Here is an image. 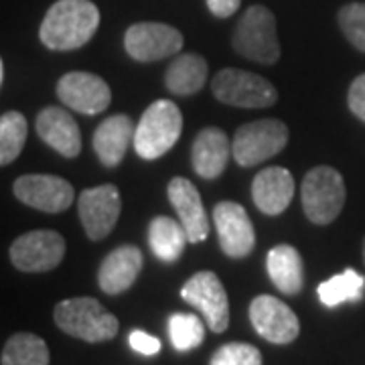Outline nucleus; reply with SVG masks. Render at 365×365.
<instances>
[{"label":"nucleus","instance_id":"nucleus-1","mask_svg":"<svg viewBox=\"0 0 365 365\" xmlns=\"http://www.w3.org/2000/svg\"><path fill=\"white\" fill-rule=\"evenodd\" d=\"M100 26V9L91 0H57L39 26L41 43L51 51L83 47Z\"/></svg>","mask_w":365,"mask_h":365},{"label":"nucleus","instance_id":"nucleus-2","mask_svg":"<svg viewBox=\"0 0 365 365\" xmlns=\"http://www.w3.org/2000/svg\"><path fill=\"white\" fill-rule=\"evenodd\" d=\"M53 319L63 333L88 343L114 339L120 329L116 317L91 297L61 300L55 307Z\"/></svg>","mask_w":365,"mask_h":365},{"label":"nucleus","instance_id":"nucleus-3","mask_svg":"<svg viewBox=\"0 0 365 365\" xmlns=\"http://www.w3.org/2000/svg\"><path fill=\"white\" fill-rule=\"evenodd\" d=\"M182 114L170 100H157L144 110L134 132V150L144 160L167 155L181 138Z\"/></svg>","mask_w":365,"mask_h":365},{"label":"nucleus","instance_id":"nucleus-4","mask_svg":"<svg viewBox=\"0 0 365 365\" xmlns=\"http://www.w3.org/2000/svg\"><path fill=\"white\" fill-rule=\"evenodd\" d=\"M234 49L242 57L262 66H272L280 57V43L276 35V16L262 4H254L235 25L232 37Z\"/></svg>","mask_w":365,"mask_h":365},{"label":"nucleus","instance_id":"nucleus-5","mask_svg":"<svg viewBox=\"0 0 365 365\" xmlns=\"http://www.w3.org/2000/svg\"><path fill=\"white\" fill-rule=\"evenodd\" d=\"M300 197L307 217L317 225H327L339 217L345 205V181L333 167H314L302 179Z\"/></svg>","mask_w":365,"mask_h":365},{"label":"nucleus","instance_id":"nucleus-6","mask_svg":"<svg viewBox=\"0 0 365 365\" xmlns=\"http://www.w3.org/2000/svg\"><path fill=\"white\" fill-rule=\"evenodd\" d=\"M288 144V126L280 120L266 118L244 124L235 130L232 155L240 167H256L276 157Z\"/></svg>","mask_w":365,"mask_h":365},{"label":"nucleus","instance_id":"nucleus-7","mask_svg":"<svg viewBox=\"0 0 365 365\" xmlns=\"http://www.w3.org/2000/svg\"><path fill=\"white\" fill-rule=\"evenodd\" d=\"M211 90L220 102L235 108H268L278 100L268 79L234 67L222 69L211 81Z\"/></svg>","mask_w":365,"mask_h":365},{"label":"nucleus","instance_id":"nucleus-8","mask_svg":"<svg viewBox=\"0 0 365 365\" xmlns=\"http://www.w3.org/2000/svg\"><path fill=\"white\" fill-rule=\"evenodd\" d=\"M185 302L203 313L213 333H223L230 325V299L217 274L211 270L193 274L181 288Z\"/></svg>","mask_w":365,"mask_h":365},{"label":"nucleus","instance_id":"nucleus-9","mask_svg":"<svg viewBox=\"0 0 365 365\" xmlns=\"http://www.w3.org/2000/svg\"><path fill=\"white\" fill-rule=\"evenodd\" d=\"M66 256V240L53 230H35L16 237L11 246V260L23 272H49Z\"/></svg>","mask_w":365,"mask_h":365},{"label":"nucleus","instance_id":"nucleus-10","mask_svg":"<svg viewBox=\"0 0 365 365\" xmlns=\"http://www.w3.org/2000/svg\"><path fill=\"white\" fill-rule=\"evenodd\" d=\"M122 209V199L116 185H100L81 191L78 199V213L81 225L90 240H104L116 227Z\"/></svg>","mask_w":365,"mask_h":365},{"label":"nucleus","instance_id":"nucleus-11","mask_svg":"<svg viewBox=\"0 0 365 365\" xmlns=\"http://www.w3.org/2000/svg\"><path fill=\"white\" fill-rule=\"evenodd\" d=\"M250 321L262 339L270 341L274 345H288L299 337V317L276 297L260 294L250 304Z\"/></svg>","mask_w":365,"mask_h":365},{"label":"nucleus","instance_id":"nucleus-12","mask_svg":"<svg viewBox=\"0 0 365 365\" xmlns=\"http://www.w3.org/2000/svg\"><path fill=\"white\" fill-rule=\"evenodd\" d=\"M124 47L132 59L150 63L182 49V35L165 23H136L124 35Z\"/></svg>","mask_w":365,"mask_h":365},{"label":"nucleus","instance_id":"nucleus-13","mask_svg":"<svg viewBox=\"0 0 365 365\" xmlns=\"http://www.w3.org/2000/svg\"><path fill=\"white\" fill-rule=\"evenodd\" d=\"M57 98L86 116L102 114L112 102V91L104 79L88 71H71L57 81Z\"/></svg>","mask_w":365,"mask_h":365},{"label":"nucleus","instance_id":"nucleus-14","mask_svg":"<svg viewBox=\"0 0 365 365\" xmlns=\"http://www.w3.org/2000/svg\"><path fill=\"white\" fill-rule=\"evenodd\" d=\"M14 197L45 213L66 211L73 203V185L55 175H23L13 185Z\"/></svg>","mask_w":365,"mask_h":365},{"label":"nucleus","instance_id":"nucleus-15","mask_svg":"<svg viewBox=\"0 0 365 365\" xmlns=\"http://www.w3.org/2000/svg\"><path fill=\"white\" fill-rule=\"evenodd\" d=\"M213 223L223 254L230 258H246L256 246V234L248 211L240 203L222 201L213 209Z\"/></svg>","mask_w":365,"mask_h":365},{"label":"nucleus","instance_id":"nucleus-16","mask_svg":"<svg viewBox=\"0 0 365 365\" xmlns=\"http://www.w3.org/2000/svg\"><path fill=\"white\" fill-rule=\"evenodd\" d=\"M170 205L175 207L179 222L182 223L189 244H199L207 240L209 220L197 187L185 177H175L167 187Z\"/></svg>","mask_w":365,"mask_h":365},{"label":"nucleus","instance_id":"nucleus-17","mask_svg":"<svg viewBox=\"0 0 365 365\" xmlns=\"http://www.w3.org/2000/svg\"><path fill=\"white\" fill-rule=\"evenodd\" d=\"M140 270H143V252L132 244H124L112 250L104 258L98 272V284L106 294L116 297L126 292L136 282Z\"/></svg>","mask_w":365,"mask_h":365},{"label":"nucleus","instance_id":"nucleus-18","mask_svg":"<svg viewBox=\"0 0 365 365\" xmlns=\"http://www.w3.org/2000/svg\"><path fill=\"white\" fill-rule=\"evenodd\" d=\"M35 126L41 140L51 146L53 150H57L61 157L76 158L81 153V134L78 122L66 110L55 106L41 110Z\"/></svg>","mask_w":365,"mask_h":365},{"label":"nucleus","instance_id":"nucleus-19","mask_svg":"<svg viewBox=\"0 0 365 365\" xmlns=\"http://www.w3.org/2000/svg\"><path fill=\"white\" fill-rule=\"evenodd\" d=\"M294 197V179L284 167L262 169L252 182V199L264 215H280Z\"/></svg>","mask_w":365,"mask_h":365},{"label":"nucleus","instance_id":"nucleus-20","mask_svg":"<svg viewBox=\"0 0 365 365\" xmlns=\"http://www.w3.org/2000/svg\"><path fill=\"white\" fill-rule=\"evenodd\" d=\"M136 126L130 116L126 114H114L106 118L104 122L93 132V150L100 158V163L114 169L122 163L130 143H134Z\"/></svg>","mask_w":365,"mask_h":365},{"label":"nucleus","instance_id":"nucleus-21","mask_svg":"<svg viewBox=\"0 0 365 365\" xmlns=\"http://www.w3.org/2000/svg\"><path fill=\"white\" fill-rule=\"evenodd\" d=\"M230 155H232V143L227 134L222 128H213V126L203 128L197 134L191 150L193 169L201 179L213 181L225 170Z\"/></svg>","mask_w":365,"mask_h":365},{"label":"nucleus","instance_id":"nucleus-22","mask_svg":"<svg viewBox=\"0 0 365 365\" xmlns=\"http://www.w3.org/2000/svg\"><path fill=\"white\" fill-rule=\"evenodd\" d=\"M266 270L274 287L282 294H288V297L299 294L304 272H302V258L294 246L290 244L274 246L266 256Z\"/></svg>","mask_w":365,"mask_h":365},{"label":"nucleus","instance_id":"nucleus-23","mask_svg":"<svg viewBox=\"0 0 365 365\" xmlns=\"http://www.w3.org/2000/svg\"><path fill=\"white\" fill-rule=\"evenodd\" d=\"M207 81V61L197 53H182L167 67L165 83L175 96H193Z\"/></svg>","mask_w":365,"mask_h":365},{"label":"nucleus","instance_id":"nucleus-24","mask_svg":"<svg viewBox=\"0 0 365 365\" xmlns=\"http://www.w3.org/2000/svg\"><path fill=\"white\" fill-rule=\"evenodd\" d=\"M189 237L181 222H175L167 215H158L148 225V246L158 260L173 264L182 256Z\"/></svg>","mask_w":365,"mask_h":365},{"label":"nucleus","instance_id":"nucleus-25","mask_svg":"<svg viewBox=\"0 0 365 365\" xmlns=\"http://www.w3.org/2000/svg\"><path fill=\"white\" fill-rule=\"evenodd\" d=\"M364 292L365 278L359 272H355L353 268H347L337 276L321 282L319 290H317L319 300L329 309L339 307L343 302H357L364 299Z\"/></svg>","mask_w":365,"mask_h":365},{"label":"nucleus","instance_id":"nucleus-26","mask_svg":"<svg viewBox=\"0 0 365 365\" xmlns=\"http://www.w3.org/2000/svg\"><path fill=\"white\" fill-rule=\"evenodd\" d=\"M2 365H49L47 343L33 333H16L4 343Z\"/></svg>","mask_w":365,"mask_h":365},{"label":"nucleus","instance_id":"nucleus-27","mask_svg":"<svg viewBox=\"0 0 365 365\" xmlns=\"http://www.w3.org/2000/svg\"><path fill=\"white\" fill-rule=\"evenodd\" d=\"M26 140V120L21 112H4L0 118V165L6 167L21 155Z\"/></svg>","mask_w":365,"mask_h":365},{"label":"nucleus","instance_id":"nucleus-28","mask_svg":"<svg viewBox=\"0 0 365 365\" xmlns=\"http://www.w3.org/2000/svg\"><path fill=\"white\" fill-rule=\"evenodd\" d=\"M169 337L177 351H191L205 339L201 319L191 313H175L169 319Z\"/></svg>","mask_w":365,"mask_h":365},{"label":"nucleus","instance_id":"nucleus-29","mask_svg":"<svg viewBox=\"0 0 365 365\" xmlns=\"http://www.w3.org/2000/svg\"><path fill=\"white\" fill-rule=\"evenodd\" d=\"M341 31L357 51L365 53V2H349L337 14Z\"/></svg>","mask_w":365,"mask_h":365},{"label":"nucleus","instance_id":"nucleus-30","mask_svg":"<svg viewBox=\"0 0 365 365\" xmlns=\"http://www.w3.org/2000/svg\"><path fill=\"white\" fill-rule=\"evenodd\" d=\"M209 365H262V353L250 343H225L211 355Z\"/></svg>","mask_w":365,"mask_h":365},{"label":"nucleus","instance_id":"nucleus-31","mask_svg":"<svg viewBox=\"0 0 365 365\" xmlns=\"http://www.w3.org/2000/svg\"><path fill=\"white\" fill-rule=\"evenodd\" d=\"M128 343H130L132 349L136 353H140V355H157L160 351V341L140 331V329L132 331L130 337H128Z\"/></svg>","mask_w":365,"mask_h":365},{"label":"nucleus","instance_id":"nucleus-32","mask_svg":"<svg viewBox=\"0 0 365 365\" xmlns=\"http://www.w3.org/2000/svg\"><path fill=\"white\" fill-rule=\"evenodd\" d=\"M347 104L355 116L365 122V73H361L359 78H355V81L349 88V96H347Z\"/></svg>","mask_w":365,"mask_h":365},{"label":"nucleus","instance_id":"nucleus-33","mask_svg":"<svg viewBox=\"0 0 365 365\" xmlns=\"http://www.w3.org/2000/svg\"><path fill=\"white\" fill-rule=\"evenodd\" d=\"M207 2V9L211 11L213 16L217 19H227L235 14V11L240 9V2L242 0H205Z\"/></svg>","mask_w":365,"mask_h":365},{"label":"nucleus","instance_id":"nucleus-34","mask_svg":"<svg viewBox=\"0 0 365 365\" xmlns=\"http://www.w3.org/2000/svg\"><path fill=\"white\" fill-rule=\"evenodd\" d=\"M0 83H4V63H0Z\"/></svg>","mask_w":365,"mask_h":365},{"label":"nucleus","instance_id":"nucleus-35","mask_svg":"<svg viewBox=\"0 0 365 365\" xmlns=\"http://www.w3.org/2000/svg\"><path fill=\"white\" fill-rule=\"evenodd\" d=\"M364 260H365V242H364Z\"/></svg>","mask_w":365,"mask_h":365}]
</instances>
